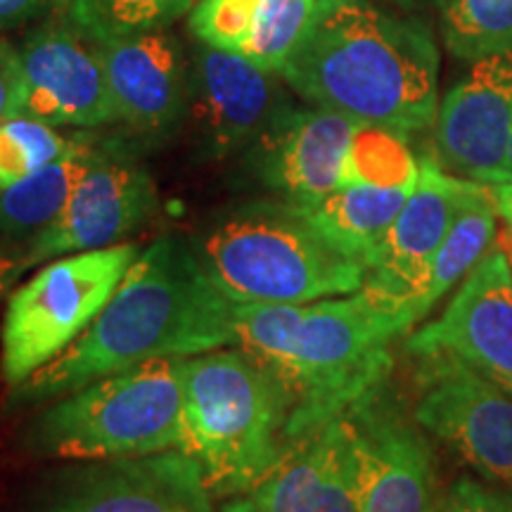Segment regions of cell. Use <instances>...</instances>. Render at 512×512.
I'll list each match as a JSON object with an SVG mask.
<instances>
[{
	"label": "cell",
	"mask_w": 512,
	"mask_h": 512,
	"mask_svg": "<svg viewBox=\"0 0 512 512\" xmlns=\"http://www.w3.org/2000/svg\"><path fill=\"white\" fill-rule=\"evenodd\" d=\"M226 347H238L235 304L211 283L190 240L164 235L140 252L91 328L12 387L8 403L41 408L140 363Z\"/></svg>",
	"instance_id": "6da1fadb"
},
{
	"label": "cell",
	"mask_w": 512,
	"mask_h": 512,
	"mask_svg": "<svg viewBox=\"0 0 512 512\" xmlns=\"http://www.w3.org/2000/svg\"><path fill=\"white\" fill-rule=\"evenodd\" d=\"M413 325L394 297L363 283L309 304H235L238 347L283 384L290 446L387 382L392 342Z\"/></svg>",
	"instance_id": "7a4b0ae2"
},
{
	"label": "cell",
	"mask_w": 512,
	"mask_h": 512,
	"mask_svg": "<svg viewBox=\"0 0 512 512\" xmlns=\"http://www.w3.org/2000/svg\"><path fill=\"white\" fill-rule=\"evenodd\" d=\"M280 76L313 107L401 133L432 126L439 50L425 22L370 0H316L309 29Z\"/></svg>",
	"instance_id": "3957f363"
},
{
	"label": "cell",
	"mask_w": 512,
	"mask_h": 512,
	"mask_svg": "<svg viewBox=\"0 0 512 512\" xmlns=\"http://www.w3.org/2000/svg\"><path fill=\"white\" fill-rule=\"evenodd\" d=\"M233 304H309L366 283V266L330 245L294 204L252 200L216 214L190 240Z\"/></svg>",
	"instance_id": "277c9868"
},
{
	"label": "cell",
	"mask_w": 512,
	"mask_h": 512,
	"mask_svg": "<svg viewBox=\"0 0 512 512\" xmlns=\"http://www.w3.org/2000/svg\"><path fill=\"white\" fill-rule=\"evenodd\" d=\"M183 446L214 498L249 496L290 448V401L240 347L183 358Z\"/></svg>",
	"instance_id": "5b68a950"
},
{
	"label": "cell",
	"mask_w": 512,
	"mask_h": 512,
	"mask_svg": "<svg viewBox=\"0 0 512 512\" xmlns=\"http://www.w3.org/2000/svg\"><path fill=\"white\" fill-rule=\"evenodd\" d=\"M183 358L100 377L41 406L22 446L41 458L150 456L183 446Z\"/></svg>",
	"instance_id": "8992f818"
},
{
	"label": "cell",
	"mask_w": 512,
	"mask_h": 512,
	"mask_svg": "<svg viewBox=\"0 0 512 512\" xmlns=\"http://www.w3.org/2000/svg\"><path fill=\"white\" fill-rule=\"evenodd\" d=\"M136 242L57 256L10 294L0 330L8 389L64 354L93 325L140 256Z\"/></svg>",
	"instance_id": "52a82bcc"
},
{
	"label": "cell",
	"mask_w": 512,
	"mask_h": 512,
	"mask_svg": "<svg viewBox=\"0 0 512 512\" xmlns=\"http://www.w3.org/2000/svg\"><path fill=\"white\" fill-rule=\"evenodd\" d=\"M29 512H214L200 463L181 451L76 460L48 477Z\"/></svg>",
	"instance_id": "ba28073f"
},
{
	"label": "cell",
	"mask_w": 512,
	"mask_h": 512,
	"mask_svg": "<svg viewBox=\"0 0 512 512\" xmlns=\"http://www.w3.org/2000/svg\"><path fill=\"white\" fill-rule=\"evenodd\" d=\"M418 358L413 415L486 482L512 491V396L446 351Z\"/></svg>",
	"instance_id": "9c48e42d"
},
{
	"label": "cell",
	"mask_w": 512,
	"mask_h": 512,
	"mask_svg": "<svg viewBox=\"0 0 512 512\" xmlns=\"http://www.w3.org/2000/svg\"><path fill=\"white\" fill-rule=\"evenodd\" d=\"M354 427L361 512H437L430 434L394 399L387 382L347 411Z\"/></svg>",
	"instance_id": "30bf717a"
},
{
	"label": "cell",
	"mask_w": 512,
	"mask_h": 512,
	"mask_svg": "<svg viewBox=\"0 0 512 512\" xmlns=\"http://www.w3.org/2000/svg\"><path fill=\"white\" fill-rule=\"evenodd\" d=\"M159 209L157 185L124 147L107 143L62 214L22 249L27 266L126 242Z\"/></svg>",
	"instance_id": "8fae6325"
},
{
	"label": "cell",
	"mask_w": 512,
	"mask_h": 512,
	"mask_svg": "<svg viewBox=\"0 0 512 512\" xmlns=\"http://www.w3.org/2000/svg\"><path fill=\"white\" fill-rule=\"evenodd\" d=\"M275 74L226 50H197L188 74L185 117L204 157L226 159L247 152L294 107Z\"/></svg>",
	"instance_id": "7c38bea8"
},
{
	"label": "cell",
	"mask_w": 512,
	"mask_h": 512,
	"mask_svg": "<svg viewBox=\"0 0 512 512\" xmlns=\"http://www.w3.org/2000/svg\"><path fill=\"white\" fill-rule=\"evenodd\" d=\"M406 351H446L512 396V275L498 242L456 287L446 309L406 339Z\"/></svg>",
	"instance_id": "4fadbf2b"
},
{
	"label": "cell",
	"mask_w": 512,
	"mask_h": 512,
	"mask_svg": "<svg viewBox=\"0 0 512 512\" xmlns=\"http://www.w3.org/2000/svg\"><path fill=\"white\" fill-rule=\"evenodd\" d=\"M512 147V50L475 60L441 100L434 159L448 174L484 185L508 178Z\"/></svg>",
	"instance_id": "5bb4252c"
},
{
	"label": "cell",
	"mask_w": 512,
	"mask_h": 512,
	"mask_svg": "<svg viewBox=\"0 0 512 512\" xmlns=\"http://www.w3.org/2000/svg\"><path fill=\"white\" fill-rule=\"evenodd\" d=\"M24 117L50 126L98 128L117 121L98 43L76 24H43L22 50Z\"/></svg>",
	"instance_id": "9a60e30c"
},
{
	"label": "cell",
	"mask_w": 512,
	"mask_h": 512,
	"mask_svg": "<svg viewBox=\"0 0 512 512\" xmlns=\"http://www.w3.org/2000/svg\"><path fill=\"white\" fill-rule=\"evenodd\" d=\"M356 121L323 107H290L245 152L252 176L280 200L304 207L344 185Z\"/></svg>",
	"instance_id": "2e32d148"
},
{
	"label": "cell",
	"mask_w": 512,
	"mask_h": 512,
	"mask_svg": "<svg viewBox=\"0 0 512 512\" xmlns=\"http://www.w3.org/2000/svg\"><path fill=\"white\" fill-rule=\"evenodd\" d=\"M479 185L448 174L434 157H422L418 183L408 192L387 238L370 261L366 285L394 297L403 309L406 297L418 287L460 209Z\"/></svg>",
	"instance_id": "e0dca14e"
},
{
	"label": "cell",
	"mask_w": 512,
	"mask_h": 512,
	"mask_svg": "<svg viewBox=\"0 0 512 512\" xmlns=\"http://www.w3.org/2000/svg\"><path fill=\"white\" fill-rule=\"evenodd\" d=\"M98 43L117 121L147 138L171 133L188 114L190 79L174 36L145 31Z\"/></svg>",
	"instance_id": "ac0fdd59"
},
{
	"label": "cell",
	"mask_w": 512,
	"mask_h": 512,
	"mask_svg": "<svg viewBox=\"0 0 512 512\" xmlns=\"http://www.w3.org/2000/svg\"><path fill=\"white\" fill-rule=\"evenodd\" d=\"M249 498L261 512H361L356 441L347 413L294 441Z\"/></svg>",
	"instance_id": "d6986e66"
},
{
	"label": "cell",
	"mask_w": 512,
	"mask_h": 512,
	"mask_svg": "<svg viewBox=\"0 0 512 512\" xmlns=\"http://www.w3.org/2000/svg\"><path fill=\"white\" fill-rule=\"evenodd\" d=\"M316 0H200L190 31L202 46L226 50L278 72L299 46Z\"/></svg>",
	"instance_id": "ffe728a7"
},
{
	"label": "cell",
	"mask_w": 512,
	"mask_h": 512,
	"mask_svg": "<svg viewBox=\"0 0 512 512\" xmlns=\"http://www.w3.org/2000/svg\"><path fill=\"white\" fill-rule=\"evenodd\" d=\"M100 143L74 136L69 150L8 190L0 192V242L22 254L46 230L100 155Z\"/></svg>",
	"instance_id": "44dd1931"
},
{
	"label": "cell",
	"mask_w": 512,
	"mask_h": 512,
	"mask_svg": "<svg viewBox=\"0 0 512 512\" xmlns=\"http://www.w3.org/2000/svg\"><path fill=\"white\" fill-rule=\"evenodd\" d=\"M496 223L498 211L491 197V185L482 183L463 204L418 287L403 302V313L411 320L413 328L422 318L430 316L434 306L453 287L463 283L467 273L482 261V256L496 242Z\"/></svg>",
	"instance_id": "7402d4cb"
},
{
	"label": "cell",
	"mask_w": 512,
	"mask_h": 512,
	"mask_svg": "<svg viewBox=\"0 0 512 512\" xmlns=\"http://www.w3.org/2000/svg\"><path fill=\"white\" fill-rule=\"evenodd\" d=\"M411 190L342 185L320 200L297 207L332 247L370 266Z\"/></svg>",
	"instance_id": "603a6c76"
},
{
	"label": "cell",
	"mask_w": 512,
	"mask_h": 512,
	"mask_svg": "<svg viewBox=\"0 0 512 512\" xmlns=\"http://www.w3.org/2000/svg\"><path fill=\"white\" fill-rule=\"evenodd\" d=\"M406 136L396 128L358 124L344 162V185L413 190L420 162Z\"/></svg>",
	"instance_id": "cb8c5ba5"
},
{
	"label": "cell",
	"mask_w": 512,
	"mask_h": 512,
	"mask_svg": "<svg viewBox=\"0 0 512 512\" xmlns=\"http://www.w3.org/2000/svg\"><path fill=\"white\" fill-rule=\"evenodd\" d=\"M441 34L460 60L512 50V0H441Z\"/></svg>",
	"instance_id": "d4e9b609"
},
{
	"label": "cell",
	"mask_w": 512,
	"mask_h": 512,
	"mask_svg": "<svg viewBox=\"0 0 512 512\" xmlns=\"http://www.w3.org/2000/svg\"><path fill=\"white\" fill-rule=\"evenodd\" d=\"M195 0H67L69 22L95 41L159 31Z\"/></svg>",
	"instance_id": "484cf974"
},
{
	"label": "cell",
	"mask_w": 512,
	"mask_h": 512,
	"mask_svg": "<svg viewBox=\"0 0 512 512\" xmlns=\"http://www.w3.org/2000/svg\"><path fill=\"white\" fill-rule=\"evenodd\" d=\"M72 140L60 136L55 126L24 114L0 124V192L62 157Z\"/></svg>",
	"instance_id": "4316f807"
},
{
	"label": "cell",
	"mask_w": 512,
	"mask_h": 512,
	"mask_svg": "<svg viewBox=\"0 0 512 512\" xmlns=\"http://www.w3.org/2000/svg\"><path fill=\"white\" fill-rule=\"evenodd\" d=\"M437 512H512V491L491 482L460 477L441 494Z\"/></svg>",
	"instance_id": "83f0119b"
},
{
	"label": "cell",
	"mask_w": 512,
	"mask_h": 512,
	"mask_svg": "<svg viewBox=\"0 0 512 512\" xmlns=\"http://www.w3.org/2000/svg\"><path fill=\"white\" fill-rule=\"evenodd\" d=\"M24 83L22 53L10 43L0 41V124L24 114Z\"/></svg>",
	"instance_id": "f1b7e54d"
},
{
	"label": "cell",
	"mask_w": 512,
	"mask_h": 512,
	"mask_svg": "<svg viewBox=\"0 0 512 512\" xmlns=\"http://www.w3.org/2000/svg\"><path fill=\"white\" fill-rule=\"evenodd\" d=\"M50 0H0V29L24 22L41 12Z\"/></svg>",
	"instance_id": "f546056e"
},
{
	"label": "cell",
	"mask_w": 512,
	"mask_h": 512,
	"mask_svg": "<svg viewBox=\"0 0 512 512\" xmlns=\"http://www.w3.org/2000/svg\"><path fill=\"white\" fill-rule=\"evenodd\" d=\"M24 271H27V266H24L22 254L0 242V299L10 292V287L17 283V278Z\"/></svg>",
	"instance_id": "4dcf8cb0"
},
{
	"label": "cell",
	"mask_w": 512,
	"mask_h": 512,
	"mask_svg": "<svg viewBox=\"0 0 512 512\" xmlns=\"http://www.w3.org/2000/svg\"><path fill=\"white\" fill-rule=\"evenodd\" d=\"M491 197H494L498 216L505 221V228L512 233V181L491 185Z\"/></svg>",
	"instance_id": "1f68e13d"
},
{
	"label": "cell",
	"mask_w": 512,
	"mask_h": 512,
	"mask_svg": "<svg viewBox=\"0 0 512 512\" xmlns=\"http://www.w3.org/2000/svg\"><path fill=\"white\" fill-rule=\"evenodd\" d=\"M219 512H261V510L256 508V503L249 496H238V498H228V501L221 505Z\"/></svg>",
	"instance_id": "d6a6232c"
},
{
	"label": "cell",
	"mask_w": 512,
	"mask_h": 512,
	"mask_svg": "<svg viewBox=\"0 0 512 512\" xmlns=\"http://www.w3.org/2000/svg\"><path fill=\"white\" fill-rule=\"evenodd\" d=\"M496 242L501 245L505 256H508V266H510V275H512V233L510 230H505V235H501Z\"/></svg>",
	"instance_id": "836d02e7"
},
{
	"label": "cell",
	"mask_w": 512,
	"mask_h": 512,
	"mask_svg": "<svg viewBox=\"0 0 512 512\" xmlns=\"http://www.w3.org/2000/svg\"><path fill=\"white\" fill-rule=\"evenodd\" d=\"M505 181H512V147H510V159H508V178Z\"/></svg>",
	"instance_id": "e575fe53"
},
{
	"label": "cell",
	"mask_w": 512,
	"mask_h": 512,
	"mask_svg": "<svg viewBox=\"0 0 512 512\" xmlns=\"http://www.w3.org/2000/svg\"><path fill=\"white\" fill-rule=\"evenodd\" d=\"M392 3H399V5H403V8H411L413 0H392Z\"/></svg>",
	"instance_id": "d590c367"
}]
</instances>
